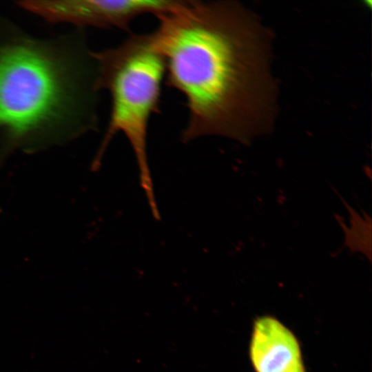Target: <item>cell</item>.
Returning a JSON list of instances; mask_svg holds the SVG:
<instances>
[{"mask_svg":"<svg viewBox=\"0 0 372 372\" xmlns=\"http://www.w3.org/2000/svg\"><path fill=\"white\" fill-rule=\"evenodd\" d=\"M178 1L170 0H63L24 1L23 8L52 23L128 30L130 24L145 14L158 16Z\"/></svg>","mask_w":372,"mask_h":372,"instance_id":"277c9868","label":"cell"},{"mask_svg":"<svg viewBox=\"0 0 372 372\" xmlns=\"http://www.w3.org/2000/svg\"><path fill=\"white\" fill-rule=\"evenodd\" d=\"M98 74L94 90L111 98L109 123L92 163L97 169L111 140L122 132L134 151L141 185L152 214L158 211L147 163V138L151 116L160 110L161 84L166 71L163 56L152 34H132L116 47L92 53Z\"/></svg>","mask_w":372,"mask_h":372,"instance_id":"3957f363","label":"cell"},{"mask_svg":"<svg viewBox=\"0 0 372 372\" xmlns=\"http://www.w3.org/2000/svg\"><path fill=\"white\" fill-rule=\"evenodd\" d=\"M249 357L256 372H306L297 338L271 316L254 321Z\"/></svg>","mask_w":372,"mask_h":372,"instance_id":"5b68a950","label":"cell"},{"mask_svg":"<svg viewBox=\"0 0 372 372\" xmlns=\"http://www.w3.org/2000/svg\"><path fill=\"white\" fill-rule=\"evenodd\" d=\"M152 32L167 83L186 99L181 138L209 135L246 142L271 124L275 92L264 29L229 1H178Z\"/></svg>","mask_w":372,"mask_h":372,"instance_id":"6da1fadb","label":"cell"},{"mask_svg":"<svg viewBox=\"0 0 372 372\" xmlns=\"http://www.w3.org/2000/svg\"><path fill=\"white\" fill-rule=\"evenodd\" d=\"M64 65L41 45L0 46V163L15 148L52 143L50 130L74 104Z\"/></svg>","mask_w":372,"mask_h":372,"instance_id":"7a4b0ae2","label":"cell"},{"mask_svg":"<svg viewBox=\"0 0 372 372\" xmlns=\"http://www.w3.org/2000/svg\"><path fill=\"white\" fill-rule=\"evenodd\" d=\"M349 212V227L342 224L344 234V245L352 251L360 252L369 260L371 259V218L364 214L362 216L349 207L345 201Z\"/></svg>","mask_w":372,"mask_h":372,"instance_id":"8992f818","label":"cell"}]
</instances>
